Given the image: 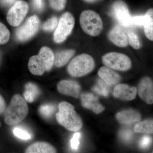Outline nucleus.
<instances>
[{"label":"nucleus","instance_id":"1","mask_svg":"<svg viewBox=\"0 0 153 153\" xmlns=\"http://www.w3.org/2000/svg\"><path fill=\"white\" fill-rule=\"evenodd\" d=\"M58 108L59 111L56 114L58 123L70 131H76L81 129L82 126V120L72 105L62 102L59 103Z\"/></svg>","mask_w":153,"mask_h":153},{"label":"nucleus","instance_id":"2","mask_svg":"<svg viewBox=\"0 0 153 153\" xmlns=\"http://www.w3.org/2000/svg\"><path fill=\"white\" fill-rule=\"evenodd\" d=\"M54 61V55L52 50L49 47H43L38 55L30 57L28 62V68L32 74L40 76L45 71L51 69Z\"/></svg>","mask_w":153,"mask_h":153},{"label":"nucleus","instance_id":"3","mask_svg":"<svg viewBox=\"0 0 153 153\" xmlns=\"http://www.w3.org/2000/svg\"><path fill=\"white\" fill-rule=\"evenodd\" d=\"M28 113L27 102L22 96L15 94L5 114V122L9 125L18 124L25 119Z\"/></svg>","mask_w":153,"mask_h":153},{"label":"nucleus","instance_id":"4","mask_svg":"<svg viewBox=\"0 0 153 153\" xmlns=\"http://www.w3.org/2000/svg\"><path fill=\"white\" fill-rule=\"evenodd\" d=\"M79 23L83 31L89 36H98L103 29L101 18L97 13L91 10L84 11L81 13Z\"/></svg>","mask_w":153,"mask_h":153},{"label":"nucleus","instance_id":"5","mask_svg":"<svg viewBox=\"0 0 153 153\" xmlns=\"http://www.w3.org/2000/svg\"><path fill=\"white\" fill-rule=\"evenodd\" d=\"M94 65V60L91 56L82 54L71 60L67 67V71L71 76L80 77L91 72Z\"/></svg>","mask_w":153,"mask_h":153},{"label":"nucleus","instance_id":"6","mask_svg":"<svg viewBox=\"0 0 153 153\" xmlns=\"http://www.w3.org/2000/svg\"><path fill=\"white\" fill-rule=\"evenodd\" d=\"M75 24L73 16L68 12L61 16L54 33V40L57 43L63 42L72 32Z\"/></svg>","mask_w":153,"mask_h":153},{"label":"nucleus","instance_id":"7","mask_svg":"<svg viewBox=\"0 0 153 153\" xmlns=\"http://www.w3.org/2000/svg\"><path fill=\"white\" fill-rule=\"evenodd\" d=\"M104 65L118 71H126L130 68L131 62L126 55L117 52H109L102 57Z\"/></svg>","mask_w":153,"mask_h":153},{"label":"nucleus","instance_id":"8","mask_svg":"<svg viewBox=\"0 0 153 153\" xmlns=\"http://www.w3.org/2000/svg\"><path fill=\"white\" fill-rule=\"evenodd\" d=\"M40 24V19L36 15L29 17L16 31L17 39L21 42L30 40L38 32Z\"/></svg>","mask_w":153,"mask_h":153},{"label":"nucleus","instance_id":"9","mask_svg":"<svg viewBox=\"0 0 153 153\" xmlns=\"http://www.w3.org/2000/svg\"><path fill=\"white\" fill-rule=\"evenodd\" d=\"M29 9V5L25 1L19 0L16 1L7 15L9 24L13 27L19 26L27 14Z\"/></svg>","mask_w":153,"mask_h":153},{"label":"nucleus","instance_id":"10","mask_svg":"<svg viewBox=\"0 0 153 153\" xmlns=\"http://www.w3.org/2000/svg\"><path fill=\"white\" fill-rule=\"evenodd\" d=\"M112 13L115 19L120 25L128 27L132 24V17L128 7L123 1L118 0L114 3L112 7Z\"/></svg>","mask_w":153,"mask_h":153},{"label":"nucleus","instance_id":"11","mask_svg":"<svg viewBox=\"0 0 153 153\" xmlns=\"http://www.w3.org/2000/svg\"><path fill=\"white\" fill-rule=\"evenodd\" d=\"M138 93L140 97L148 104L153 102V84L152 79L149 77L143 78L138 88Z\"/></svg>","mask_w":153,"mask_h":153},{"label":"nucleus","instance_id":"12","mask_svg":"<svg viewBox=\"0 0 153 153\" xmlns=\"http://www.w3.org/2000/svg\"><path fill=\"white\" fill-rule=\"evenodd\" d=\"M58 91L62 94L77 98L80 93V85L76 81L72 80H63L57 85Z\"/></svg>","mask_w":153,"mask_h":153},{"label":"nucleus","instance_id":"13","mask_svg":"<svg viewBox=\"0 0 153 153\" xmlns=\"http://www.w3.org/2000/svg\"><path fill=\"white\" fill-rule=\"evenodd\" d=\"M137 89L126 84H120L114 88L113 95L114 97L125 100H131L136 97Z\"/></svg>","mask_w":153,"mask_h":153},{"label":"nucleus","instance_id":"14","mask_svg":"<svg viewBox=\"0 0 153 153\" xmlns=\"http://www.w3.org/2000/svg\"><path fill=\"white\" fill-rule=\"evenodd\" d=\"M80 99L82 106L91 110L96 114L100 113L104 110V107L99 102L98 99L92 93L82 94Z\"/></svg>","mask_w":153,"mask_h":153},{"label":"nucleus","instance_id":"15","mask_svg":"<svg viewBox=\"0 0 153 153\" xmlns=\"http://www.w3.org/2000/svg\"><path fill=\"white\" fill-rule=\"evenodd\" d=\"M108 37L111 42L118 47H124L128 44L127 35L119 26H115L111 30Z\"/></svg>","mask_w":153,"mask_h":153},{"label":"nucleus","instance_id":"16","mask_svg":"<svg viewBox=\"0 0 153 153\" xmlns=\"http://www.w3.org/2000/svg\"><path fill=\"white\" fill-rule=\"evenodd\" d=\"M98 74L102 80L108 86L116 85L121 80L120 76L108 67H101L99 70Z\"/></svg>","mask_w":153,"mask_h":153},{"label":"nucleus","instance_id":"17","mask_svg":"<svg viewBox=\"0 0 153 153\" xmlns=\"http://www.w3.org/2000/svg\"><path fill=\"white\" fill-rule=\"evenodd\" d=\"M116 118L121 123L131 124L139 121L141 120V115L134 110H126L118 113Z\"/></svg>","mask_w":153,"mask_h":153},{"label":"nucleus","instance_id":"18","mask_svg":"<svg viewBox=\"0 0 153 153\" xmlns=\"http://www.w3.org/2000/svg\"><path fill=\"white\" fill-rule=\"evenodd\" d=\"M27 153H54L56 152L55 148L49 143L39 142L34 143L26 149Z\"/></svg>","mask_w":153,"mask_h":153},{"label":"nucleus","instance_id":"19","mask_svg":"<svg viewBox=\"0 0 153 153\" xmlns=\"http://www.w3.org/2000/svg\"><path fill=\"white\" fill-rule=\"evenodd\" d=\"M75 54V51L72 49L63 50L57 52L54 55V61L55 66L61 67L65 66Z\"/></svg>","mask_w":153,"mask_h":153},{"label":"nucleus","instance_id":"20","mask_svg":"<svg viewBox=\"0 0 153 153\" xmlns=\"http://www.w3.org/2000/svg\"><path fill=\"white\" fill-rule=\"evenodd\" d=\"M24 97L28 102H33L40 94V91L38 86L33 83L28 82L25 85Z\"/></svg>","mask_w":153,"mask_h":153},{"label":"nucleus","instance_id":"21","mask_svg":"<svg viewBox=\"0 0 153 153\" xmlns=\"http://www.w3.org/2000/svg\"><path fill=\"white\" fill-rule=\"evenodd\" d=\"M134 131L137 133L152 134L153 121L152 120H147L135 125Z\"/></svg>","mask_w":153,"mask_h":153},{"label":"nucleus","instance_id":"22","mask_svg":"<svg viewBox=\"0 0 153 153\" xmlns=\"http://www.w3.org/2000/svg\"><path fill=\"white\" fill-rule=\"evenodd\" d=\"M148 19L146 23L144 26L145 33L148 39L151 41L153 40V10L150 9L147 12Z\"/></svg>","mask_w":153,"mask_h":153},{"label":"nucleus","instance_id":"23","mask_svg":"<svg viewBox=\"0 0 153 153\" xmlns=\"http://www.w3.org/2000/svg\"><path fill=\"white\" fill-rule=\"evenodd\" d=\"M107 85L101 79H98L96 84L92 88L94 91L104 97L108 96L109 89Z\"/></svg>","mask_w":153,"mask_h":153},{"label":"nucleus","instance_id":"24","mask_svg":"<svg viewBox=\"0 0 153 153\" xmlns=\"http://www.w3.org/2000/svg\"><path fill=\"white\" fill-rule=\"evenodd\" d=\"M55 110V105L50 103L42 105L39 108V112L40 114L46 118L51 117Z\"/></svg>","mask_w":153,"mask_h":153},{"label":"nucleus","instance_id":"25","mask_svg":"<svg viewBox=\"0 0 153 153\" xmlns=\"http://www.w3.org/2000/svg\"><path fill=\"white\" fill-rule=\"evenodd\" d=\"M58 20L57 17L54 16L44 22L43 25V30L46 32H52L57 27Z\"/></svg>","mask_w":153,"mask_h":153},{"label":"nucleus","instance_id":"26","mask_svg":"<svg viewBox=\"0 0 153 153\" xmlns=\"http://www.w3.org/2000/svg\"><path fill=\"white\" fill-rule=\"evenodd\" d=\"M10 38V32L8 28L0 22V44L7 43Z\"/></svg>","mask_w":153,"mask_h":153},{"label":"nucleus","instance_id":"27","mask_svg":"<svg viewBox=\"0 0 153 153\" xmlns=\"http://www.w3.org/2000/svg\"><path fill=\"white\" fill-rule=\"evenodd\" d=\"M127 37L128 41L133 48L135 49H139L141 44L137 34L132 31H129L127 33Z\"/></svg>","mask_w":153,"mask_h":153},{"label":"nucleus","instance_id":"28","mask_svg":"<svg viewBox=\"0 0 153 153\" xmlns=\"http://www.w3.org/2000/svg\"><path fill=\"white\" fill-rule=\"evenodd\" d=\"M119 136L123 141L126 143H130L133 138V133L131 130L123 129L120 132Z\"/></svg>","mask_w":153,"mask_h":153},{"label":"nucleus","instance_id":"29","mask_svg":"<svg viewBox=\"0 0 153 153\" xmlns=\"http://www.w3.org/2000/svg\"><path fill=\"white\" fill-rule=\"evenodd\" d=\"M13 132L14 135L16 137L21 139L28 140L32 138L31 134L23 129L19 128H16L14 129Z\"/></svg>","mask_w":153,"mask_h":153},{"label":"nucleus","instance_id":"30","mask_svg":"<svg viewBox=\"0 0 153 153\" xmlns=\"http://www.w3.org/2000/svg\"><path fill=\"white\" fill-rule=\"evenodd\" d=\"M50 7L57 11L63 10L66 5V0H49Z\"/></svg>","mask_w":153,"mask_h":153},{"label":"nucleus","instance_id":"31","mask_svg":"<svg viewBox=\"0 0 153 153\" xmlns=\"http://www.w3.org/2000/svg\"><path fill=\"white\" fill-rule=\"evenodd\" d=\"M148 17L149 16L147 13L145 16L132 17V24L138 26H144L147 21Z\"/></svg>","mask_w":153,"mask_h":153},{"label":"nucleus","instance_id":"32","mask_svg":"<svg viewBox=\"0 0 153 153\" xmlns=\"http://www.w3.org/2000/svg\"><path fill=\"white\" fill-rule=\"evenodd\" d=\"M80 133L76 132L74 134L71 140V147L73 149L76 150L79 147V139H80Z\"/></svg>","mask_w":153,"mask_h":153},{"label":"nucleus","instance_id":"33","mask_svg":"<svg viewBox=\"0 0 153 153\" xmlns=\"http://www.w3.org/2000/svg\"><path fill=\"white\" fill-rule=\"evenodd\" d=\"M32 5L36 10L41 12L44 8V0H32Z\"/></svg>","mask_w":153,"mask_h":153},{"label":"nucleus","instance_id":"34","mask_svg":"<svg viewBox=\"0 0 153 153\" xmlns=\"http://www.w3.org/2000/svg\"><path fill=\"white\" fill-rule=\"evenodd\" d=\"M152 142L150 137L145 136L142 138L140 142V146L142 149H146L150 146Z\"/></svg>","mask_w":153,"mask_h":153},{"label":"nucleus","instance_id":"35","mask_svg":"<svg viewBox=\"0 0 153 153\" xmlns=\"http://www.w3.org/2000/svg\"><path fill=\"white\" fill-rule=\"evenodd\" d=\"M5 108V102L2 96L0 94V114L4 112Z\"/></svg>","mask_w":153,"mask_h":153},{"label":"nucleus","instance_id":"36","mask_svg":"<svg viewBox=\"0 0 153 153\" xmlns=\"http://www.w3.org/2000/svg\"><path fill=\"white\" fill-rule=\"evenodd\" d=\"M16 0H0L1 4L4 6H10L13 5Z\"/></svg>","mask_w":153,"mask_h":153},{"label":"nucleus","instance_id":"37","mask_svg":"<svg viewBox=\"0 0 153 153\" xmlns=\"http://www.w3.org/2000/svg\"><path fill=\"white\" fill-rule=\"evenodd\" d=\"M85 2L88 3H91L96 2L100 0H84Z\"/></svg>","mask_w":153,"mask_h":153},{"label":"nucleus","instance_id":"38","mask_svg":"<svg viewBox=\"0 0 153 153\" xmlns=\"http://www.w3.org/2000/svg\"><path fill=\"white\" fill-rule=\"evenodd\" d=\"M0 126H1V123H0Z\"/></svg>","mask_w":153,"mask_h":153}]
</instances>
